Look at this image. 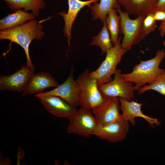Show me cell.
<instances>
[{"label":"cell","mask_w":165,"mask_h":165,"mask_svg":"<svg viewBox=\"0 0 165 165\" xmlns=\"http://www.w3.org/2000/svg\"><path fill=\"white\" fill-rule=\"evenodd\" d=\"M35 17L31 13H29L24 9H18L0 20V30L17 27L35 19Z\"/></svg>","instance_id":"obj_17"},{"label":"cell","mask_w":165,"mask_h":165,"mask_svg":"<svg viewBox=\"0 0 165 165\" xmlns=\"http://www.w3.org/2000/svg\"><path fill=\"white\" fill-rule=\"evenodd\" d=\"M121 39L120 36L117 43L107 51L105 59L99 67L91 72L92 75L96 78L98 86L109 82L113 79L112 75L115 73L118 64L127 52L121 46Z\"/></svg>","instance_id":"obj_5"},{"label":"cell","mask_w":165,"mask_h":165,"mask_svg":"<svg viewBox=\"0 0 165 165\" xmlns=\"http://www.w3.org/2000/svg\"><path fill=\"white\" fill-rule=\"evenodd\" d=\"M59 84L49 73L41 72L34 74L25 86L22 95L37 94L42 93L46 89L56 87Z\"/></svg>","instance_id":"obj_15"},{"label":"cell","mask_w":165,"mask_h":165,"mask_svg":"<svg viewBox=\"0 0 165 165\" xmlns=\"http://www.w3.org/2000/svg\"><path fill=\"white\" fill-rule=\"evenodd\" d=\"M158 0H118L129 14L146 16L154 13Z\"/></svg>","instance_id":"obj_16"},{"label":"cell","mask_w":165,"mask_h":165,"mask_svg":"<svg viewBox=\"0 0 165 165\" xmlns=\"http://www.w3.org/2000/svg\"><path fill=\"white\" fill-rule=\"evenodd\" d=\"M157 27L156 21L154 16V13H151L145 17L143 22V29L145 37L154 31Z\"/></svg>","instance_id":"obj_23"},{"label":"cell","mask_w":165,"mask_h":165,"mask_svg":"<svg viewBox=\"0 0 165 165\" xmlns=\"http://www.w3.org/2000/svg\"><path fill=\"white\" fill-rule=\"evenodd\" d=\"M103 23V26L101 30L97 35L93 38V40L89 44L90 46L99 47L101 49L102 55L106 54L107 51L114 46L105 21Z\"/></svg>","instance_id":"obj_20"},{"label":"cell","mask_w":165,"mask_h":165,"mask_svg":"<svg viewBox=\"0 0 165 165\" xmlns=\"http://www.w3.org/2000/svg\"><path fill=\"white\" fill-rule=\"evenodd\" d=\"M163 46H164V47L165 48V39H164V40L163 41Z\"/></svg>","instance_id":"obj_27"},{"label":"cell","mask_w":165,"mask_h":165,"mask_svg":"<svg viewBox=\"0 0 165 165\" xmlns=\"http://www.w3.org/2000/svg\"><path fill=\"white\" fill-rule=\"evenodd\" d=\"M154 16L156 21L165 22V10H158L154 13Z\"/></svg>","instance_id":"obj_24"},{"label":"cell","mask_w":165,"mask_h":165,"mask_svg":"<svg viewBox=\"0 0 165 165\" xmlns=\"http://www.w3.org/2000/svg\"><path fill=\"white\" fill-rule=\"evenodd\" d=\"M129 122L121 116L110 124L104 127L97 126L94 135L111 143H116L124 140L129 130Z\"/></svg>","instance_id":"obj_10"},{"label":"cell","mask_w":165,"mask_h":165,"mask_svg":"<svg viewBox=\"0 0 165 165\" xmlns=\"http://www.w3.org/2000/svg\"><path fill=\"white\" fill-rule=\"evenodd\" d=\"M119 99L120 104V109L122 111V117L132 125H135V118L137 117L144 119L152 126L154 124L157 125L160 124L157 118L148 116L142 112L141 107L144 103H138L133 100L128 101L120 97Z\"/></svg>","instance_id":"obj_14"},{"label":"cell","mask_w":165,"mask_h":165,"mask_svg":"<svg viewBox=\"0 0 165 165\" xmlns=\"http://www.w3.org/2000/svg\"><path fill=\"white\" fill-rule=\"evenodd\" d=\"M115 9L110 10L107 16L105 21L109 32L111 40L113 45L117 42L120 32V18Z\"/></svg>","instance_id":"obj_21"},{"label":"cell","mask_w":165,"mask_h":165,"mask_svg":"<svg viewBox=\"0 0 165 165\" xmlns=\"http://www.w3.org/2000/svg\"><path fill=\"white\" fill-rule=\"evenodd\" d=\"M165 57V50H158L154 57L148 60H140V63L133 68L131 72L121 73V76L124 80L135 83L134 90L148 83L154 82L163 72L165 69L160 68V65Z\"/></svg>","instance_id":"obj_2"},{"label":"cell","mask_w":165,"mask_h":165,"mask_svg":"<svg viewBox=\"0 0 165 165\" xmlns=\"http://www.w3.org/2000/svg\"><path fill=\"white\" fill-rule=\"evenodd\" d=\"M9 8L13 10L24 9L31 11L35 17L39 16L40 11L45 9V0H3Z\"/></svg>","instance_id":"obj_18"},{"label":"cell","mask_w":165,"mask_h":165,"mask_svg":"<svg viewBox=\"0 0 165 165\" xmlns=\"http://www.w3.org/2000/svg\"><path fill=\"white\" fill-rule=\"evenodd\" d=\"M91 10L93 20L99 19L103 23L109 11L121 8L118 0H100L99 3H94L88 7Z\"/></svg>","instance_id":"obj_19"},{"label":"cell","mask_w":165,"mask_h":165,"mask_svg":"<svg viewBox=\"0 0 165 165\" xmlns=\"http://www.w3.org/2000/svg\"><path fill=\"white\" fill-rule=\"evenodd\" d=\"M27 66L22 65L20 69L9 75H0V91L23 92L28 81L35 74Z\"/></svg>","instance_id":"obj_9"},{"label":"cell","mask_w":165,"mask_h":165,"mask_svg":"<svg viewBox=\"0 0 165 165\" xmlns=\"http://www.w3.org/2000/svg\"><path fill=\"white\" fill-rule=\"evenodd\" d=\"M40 22L34 19L17 27L0 30V39L8 40L16 43L24 50L27 65L33 72L35 68L29 53V46L34 40H42L45 35Z\"/></svg>","instance_id":"obj_1"},{"label":"cell","mask_w":165,"mask_h":165,"mask_svg":"<svg viewBox=\"0 0 165 165\" xmlns=\"http://www.w3.org/2000/svg\"><path fill=\"white\" fill-rule=\"evenodd\" d=\"M99 0H68V9L66 13L64 11L60 12L57 15L61 16L64 21L63 29L64 35L67 38L68 47L70 44L72 29L73 24L80 10L86 6L89 7L92 3H97Z\"/></svg>","instance_id":"obj_13"},{"label":"cell","mask_w":165,"mask_h":165,"mask_svg":"<svg viewBox=\"0 0 165 165\" xmlns=\"http://www.w3.org/2000/svg\"><path fill=\"white\" fill-rule=\"evenodd\" d=\"M150 90H155L165 96V70L154 82L140 88L138 90V94H142Z\"/></svg>","instance_id":"obj_22"},{"label":"cell","mask_w":165,"mask_h":165,"mask_svg":"<svg viewBox=\"0 0 165 165\" xmlns=\"http://www.w3.org/2000/svg\"><path fill=\"white\" fill-rule=\"evenodd\" d=\"M121 73L120 70L117 69L111 82L98 86L99 90L105 99L117 97L130 101L134 98V90L133 83L124 80L121 76Z\"/></svg>","instance_id":"obj_7"},{"label":"cell","mask_w":165,"mask_h":165,"mask_svg":"<svg viewBox=\"0 0 165 165\" xmlns=\"http://www.w3.org/2000/svg\"><path fill=\"white\" fill-rule=\"evenodd\" d=\"M116 10L120 18V33L123 35L121 46L129 51L132 46L138 44L145 37L143 29V21L145 16H138L131 19L129 14L123 12L121 8Z\"/></svg>","instance_id":"obj_4"},{"label":"cell","mask_w":165,"mask_h":165,"mask_svg":"<svg viewBox=\"0 0 165 165\" xmlns=\"http://www.w3.org/2000/svg\"><path fill=\"white\" fill-rule=\"evenodd\" d=\"M158 29L159 31L160 36L161 37L164 36L165 35V22L161 23Z\"/></svg>","instance_id":"obj_26"},{"label":"cell","mask_w":165,"mask_h":165,"mask_svg":"<svg viewBox=\"0 0 165 165\" xmlns=\"http://www.w3.org/2000/svg\"><path fill=\"white\" fill-rule=\"evenodd\" d=\"M158 10H165V0H157L155 7L154 13Z\"/></svg>","instance_id":"obj_25"},{"label":"cell","mask_w":165,"mask_h":165,"mask_svg":"<svg viewBox=\"0 0 165 165\" xmlns=\"http://www.w3.org/2000/svg\"><path fill=\"white\" fill-rule=\"evenodd\" d=\"M119 103L118 97H108L102 105L92 110L98 126H107L120 117Z\"/></svg>","instance_id":"obj_11"},{"label":"cell","mask_w":165,"mask_h":165,"mask_svg":"<svg viewBox=\"0 0 165 165\" xmlns=\"http://www.w3.org/2000/svg\"><path fill=\"white\" fill-rule=\"evenodd\" d=\"M68 119L67 133L84 137L94 135L98 126L91 109L82 107Z\"/></svg>","instance_id":"obj_6"},{"label":"cell","mask_w":165,"mask_h":165,"mask_svg":"<svg viewBox=\"0 0 165 165\" xmlns=\"http://www.w3.org/2000/svg\"><path fill=\"white\" fill-rule=\"evenodd\" d=\"M45 109L54 116L68 119L77 111L76 107L72 106L61 97L55 95L35 94Z\"/></svg>","instance_id":"obj_8"},{"label":"cell","mask_w":165,"mask_h":165,"mask_svg":"<svg viewBox=\"0 0 165 165\" xmlns=\"http://www.w3.org/2000/svg\"><path fill=\"white\" fill-rule=\"evenodd\" d=\"M75 81L79 90V105L92 110L103 104L106 99L99 90L96 78L88 69Z\"/></svg>","instance_id":"obj_3"},{"label":"cell","mask_w":165,"mask_h":165,"mask_svg":"<svg viewBox=\"0 0 165 165\" xmlns=\"http://www.w3.org/2000/svg\"><path fill=\"white\" fill-rule=\"evenodd\" d=\"M74 68L71 69L69 75L62 84L52 90L40 93L44 95L58 96L70 105L77 107L79 105V86L74 79Z\"/></svg>","instance_id":"obj_12"}]
</instances>
